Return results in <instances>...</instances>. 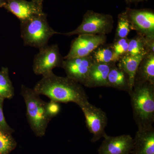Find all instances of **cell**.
Returning <instances> with one entry per match:
<instances>
[{
    "label": "cell",
    "mask_w": 154,
    "mask_h": 154,
    "mask_svg": "<svg viewBox=\"0 0 154 154\" xmlns=\"http://www.w3.org/2000/svg\"><path fill=\"white\" fill-rule=\"evenodd\" d=\"M128 3H137L144 0H125Z\"/></svg>",
    "instance_id": "83f0119b"
},
{
    "label": "cell",
    "mask_w": 154,
    "mask_h": 154,
    "mask_svg": "<svg viewBox=\"0 0 154 154\" xmlns=\"http://www.w3.org/2000/svg\"><path fill=\"white\" fill-rule=\"evenodd\" d=\"M129 94L134 119L138 128L152 127L154 122V84L134 83Z\"/></svg>",
    "instance_id": "7a4b0ae2"
},
{
    "label": "cell",
    "mask_w": 154,
    "mask_h": 154,
    "mask_svg": "<svg viewBox=\"0 0 154 154\" xmlns=\"http://www.w3.org/2000/svg\"><path fill=\"white\" fill-rule=\"evenodd\" d=\"M107 87L115 88L119 91L131 92L128 75L116 64L110 69L107 80Z\"/></svg>",
    "instance_id": "e0dca14e"
},
{
    "label": "cell",
    "mask_w": 154,
    "mask_h": 154,
    "mask_svg": "<svg viewBox=\"0 0 154 154\" xmlns=\"http://www.w3.org/2000/svg\"><path fill=\"white\" fill-rule=\"evenodd\" d=\"M21 95L26 105V116L30 128L36 136L43 137L51 120L46 112V102L33 89L24 85L21 86Z\"/></svg>",
    "instance_id": "3957f363"
},
{
    "label": "cell",
    "mask_w": 154,
    "mask_h": 154,
    "mask_svg": "<svg viewBox=\"0 0 154 154\" xmlns=\"http://www.w3.org/2000/svg\"><path fill=\"white\" fill-rule=\"evenodd\" d=\"M133 138L129 134L107 135L98 150V154H131Z\"/></svg>",
    "instance_id": "8fae6325"
},
{
    "label": "cell",
    "mask_w": 154,
    "mask_h": 154,
    "mask_svg": "<svg viewBox=\"0 0 154 154\" xmlns=\"http://www.w3.org/2000/svg\"><path fill=\"white\" fill-rule=\"evenodd\" d=\"M60 33L50 26L45 13L21 22V38L25 46L41 49L48 45L50 38L54 34Z\"/></svg>",
    "instance_id": "277c9868"
},
{
    "label": "cell",
    "mask_w": 154,
    "mask_h": 154,
    "mask_svg": "<svg viewBox=\"0 0 154 154\" xmlns=\"http://www.w3.org/2000/svg\"><path fill=\"white\" fill-rule=\"evenodd\" d=\"M105 35L82 34L72 41L70 49L64 59L85 57L91 55L99 46L106 41Z\"/></svg>",
    "instance_id": "9c48e42d"
},
{
    "label": "cell",
    "mask_w": 154,
    "mask_h": 154,
    "mask_svg": "<svg viewBox=\"0 0 154 154\" xmlns=\"http://www.w3.org/2000/svg\"><path fill=\"white\" fill-rule=\"evenodd\" d=\"M154 52V39H149L137 34L130 39L126 55L136 56Z\"/></svg>",
    "instance_id": "2e32d148"
},
{
    "label": "cell",
    "mask_w": 154,
    "mask_h": 154,
    "mask_svg": "<svg viewBox=\"0 0 154 154\" xmlns=\"http://www.w3.org/2000/svg\"><path fill=\"white\" fill-rule=\"evenodd\" d=\"M145 82L154 84V52L144 56L136 72L134 84Z\"/></svg>",
    "instance_id": "9a60e30c"
},
{
    "label": "cell",
    "mask_w": 154,
    "mask_h": 154,
    "mask_svg": "<svg viewBox=\"0 0 154 154\" xmlns=\"http://www.w3.org/2000/svg\"><path fill=\"white\" fill-rule=\"evenodd\" d=\"M144 55L136 56L125 55L119 60L116 65L127 74L129 78L130 87L131 91L134 85L135 75L138 67Z\"/></svg>",
    "instance_id": "ac0fdd59"
},
{
    "label": "cell",
    "mask_w": 154,
    "mask_h": 154,
    "mask_svg": "<svg viewBox=\"0 0 154 154\" xmlns=\"http://www.w3.org/2000/svg\"><path fill=\"white\" fill-rule=\"evenodd\" d=\"M64 60L57 44L48 45L39 49L33 59V70L37 75L46 76L52 73L53 69L62 67Z\"/></svg>",
    "instance_id": "8992f818"
},
{
    "label": "cell",
    "mask_w": 154,
    "mask_h": 154,
    "mask_svg": "<svg viewBox=\"0 0 154 154\" xmlns=\"http://www.w3.org/2000/svg\"><path fill=\"white\" fill-rule=\"evenodd\" d=\"M116 64L98 63L94 62L84 85L89 88L107 87L108 74L111 67Z\"/></svg>",
    "instance_id": "5bb4252c"
},
{
    "label": "cell",
    "mask_w": 154,
    "mask_h": 154,
    "mask_svg": "<svg viewBox=\"0 0 154 154\" xmlns=\"http://www.w3.org/2000/svg\"><path fill=\"white\" fill-rule=\"evenodd\" d=\"M102 45L96 48L91 54L94 62L98 63L116 64L119 60L113 51L112 45Z\"/></svg>",
    "instance_id": "d6986e66"
},
{
    "label": "cell",
    "mask_w": 154,
    "mask_h": 154,
    "mask_svg": "<svg viewBox=\"0 0 154 154\" xmlns=\"http://www.w3.org/2000/svg\"><path fill=\"white\" fill-rule=\"evenodd\" d=\"M33 90L38 95L47 96L50 100L59 103L73 102L80 107L89 102L88 95L81 84L53 72L42 77Z\"/></svg>",
    "instance_id": "6da1fadb"
},
{
    "label": "cell",
    "mask_w": 154,
    "mask_h": 154,
    "mask_svg": "<svg viewBox=\"0 0 154 154\" xmlns=\"http://www.w3.org/2000/svg\"><path fill=\"white\" fill-rule=\"evenodd\" d=\"M46 110L47 115L51 119L59 113L60 111V103L50 100L49 102L46 103Z\"/></svg>",
    "instance_id": "cb8c5ba5"
},
{
    "label": "cell",
    "mask_w": 154,
    "mask_h": 154,
    "mask_svg": "<svg viewBox=\"0 0 154 154\" xmlns=\"http://www.w3.org/2000/svg\"><path fill=\"white\" fill-rule=\"evenodd\" d=\"M130 39V38L128 37L121 38L117 41L113 42V44H111L113 51L119 60L122 57L126 55Z\"/></svg>",
    "instance_id": "603a6c76"
},
{
    "label": "cell",
    "mask_w": 154,
    "mask_h": 154,
    "mask_svg": "<svg viewBox=\"0 0 154 154\" xmlns=\"http://www.w3.org/2000/svg\"><path fill=\"white\" fill-rule=\"evenodd\" d=\"M113 28V17L110 15L88 11L83 17L82 22L76 29L63 33L66 36L75 35H105L109 34Z\"/></svg>",
    "instance_id": "5b68a950"
},
{
    "label": "cell",
    "mask_w": 154,
    "mask_h": 154,
    "mask_svg": "<svg viewBox=\"0 0 154 154\" xmlns=\"http://www.w3.org/2000/svg\"><path fill=\"white\" fill-rule=\"evenodd\" d=\"M31 1L33 2L36 3L38 7H40L41 8L43 9V8H42V4H43L44 0H31Z\"/></svg>",
    "instance_id": "484cf974"
},
{
    "label": "cell",
    "mask_w": 154,
    "mask_h": 154,
    "mask_svg": "<svg viewBox=\"0 0 154 154\" xmlns=\"http://www.w3.org/2000/svg\"><path fill=\"white\" fill-rule=\"evenodd\" d=\"M15 95V90L9 76V69L2 67L0 70V99H11Z\"/></svg>",
    "instance_id": "ffe728a7"
},
{
    "label": "cell",
    "mask_w": 154,
    "mask_h": 154,
    "mask_svg": "<svg viewBox=\"0 0 154 154\" xmlns=\"http://www.w3.org/2000/svg\"><path fill=\"white\" fill-rule=\"evenodd\" d=\"M85 119L86 126L93 136L91 142H96L107 134L105 130L107 124L106 113L101 108L88 102L80 106Z\"/></svg>",
    "instance_id": "52a82bcc"
},
{
    "label": "cell",
    "mask_w": 154,
    "mask_h": 154,
    "mask_svg": "<svg viewBox=\"0 0 154 154\" xmlns=\"http://www.w3.org/2000/svg\"><path fill=\"white\" fill-rule=\"evenodd\" d=\"M4 101L5 100L0 99V130L12 134L15 132V130L12 128L6 121L3 112Z\"/></svg>",
    "instance_id": "d4e9b609"
},
{
    "label": "cell",
    "mask_w": 154,
    "mask_h": 154,
    "mask_svg": "<svg viewBox=\"0 0 154 154\" xmlns=\"http://www.w3.org/2000/svg\"><path fill=\"white\" fill-rule=\"evenodd\" d=\"M131 30H132L131 27L124 12L121 13L118 17V22L114 41L126 38Z\"/></svg>",
    "instance_id": "7402d4cb"
},
{
    "label": "cell",
    "mask_w": 154,
    "mask_h": 154,
    "mask_svg": "<svg viewBox=\"0 0 154 154\" xmlns=\"http://www.w3.org/2000/svg\"><path fill=\"white\" fill-rule=\"evenodd\" d=\"M3 8L20 20L25 22L36 15L44 14L43 9L33 2L26 0H8Z\"/></svg>",
    "instance_id": "7c38bea8"
},
{
    "label": "cell",
    "mask_w": 154,
    "mask_h": 154,
    "mask_svg": "<svg viewBox=\"0 0 154 154\" xmlns=\"http://www.w3.org/2000/svg\"><path fill=\"white\" fill-rule=\"evenodd\" d=\"M131 30L149 39H154V13L149 9L127 8L124 12Z\"/></svg>",
    "instance_id": "ba28073f"
},
{
    "label": "cell",
    "mask_w": 154,
    "mask_h": 154,
    "mask_svg": "<svg viewBox=\"0 0 154 154\" xmlns=\"http://www.w3.org/2000/svg\"><path fill=\"white\" fill-rule=\"evenodd\" d=\"M17 146L12 134L0 130V154H10Z\"/></svg>",
    "instance_id": "44dd1931"
},
{
    "label": "cell",
    "mask_w": 154,
    "mask_h": 154,
    "mask_svg": "<svg viewBox=\"0 0 154 154\" xmlns=\"http://www.w3.org/2000/svg\"><path fill=\"white\" fill-rule=\"evenodd\" d=\"M8 0H0V8H3Z\"/></svg>",
    "instance_id": "4316f807"
},
{
    "label": "cell",
    "mask_w": 154,
    "mask_h": 154,
    "mask_svg": "<svg viewBox=\"0 0 154 154\" xmlns=\"http://www.w3.org/2000/svg\"><path fill=\"white\" fill-rule=\"evenodd\" d=\"M94 63L91 54L85 57L64 59L62 67L66 77L81 85H85L91 66Z\"/></svg>",
    "instance_id": "30bf717a"
},
{
    "label": "cell",
    "mask_w": 154,
    "mask_h": 154,
    "mask_svg": "<svg viewBox=\"0 0 154 154\" xmlns=\"http://www.w3.org/2000/svg\"><path fill=\"white\" fill-rule=\"evenodd\" d=\"M131 154H154V128H138Z\"/></svg>",
    "instance_id": "4fadbf2b"
}]
</instances>
